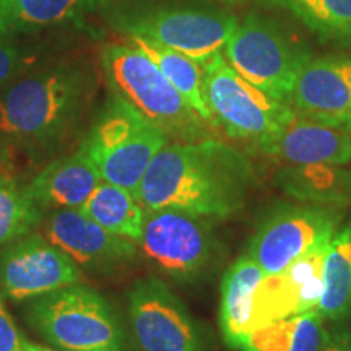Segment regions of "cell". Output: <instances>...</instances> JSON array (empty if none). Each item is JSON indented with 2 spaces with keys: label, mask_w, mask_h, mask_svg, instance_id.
<instances>
[{
  "label": "cell",
  "mask_w": 351,
  "mask_h": 351,
  "mask_svg": "<svg viewBox=\"0 0 351 351\" xmlns=\"http://www.w3.org/2000/svg\"><path fill=\"white\" fill-rule=\"evenodd\" d=\"M43 208L13 176L0 174V247L36 230Z\"/></svg>",
  "instance_id": "484cf974"
},
{
  "label": "cell",
  "mask_w": 351,
  "mask_h": 351,
  "mask_svg": "<svg viewBox=\"0 0 351 351\" xmlns=\"http://www.w3.org/2000/svg\"><path fill=\"white\" fill-rule=\"evenodd\" d=\"M327 244L328 241L317 245L278 274L263 275L254 293L251 332L275 320L317 309Z\"/></svg>",
  "instance_id": "5bb4252c"
},
{
  "label": "cell",
  "mask_w": 351,
  "mask_h": 351,
  "mask_svg": "<svg viewBox=\"0 0 351 351\" xmlns=\"http://www.w3.org/2000/svg\"><path fill=\"white\" fill-rule=\"evenodd\" d=\"M83 282V270L41 232L32 231L0 247V291L13 302H28Z\"/></svg>",
  "instance_id": "7c38bea8"
},
{
  "label": "cell",
  "mask_w": 351,
  "mask_h": 351,
  "mask_svg": "<svg viewBox=\"0 0 351 351\" xmlns=\"http://www.w3.org/2000/svg\"><path fill=\"white\" fill-rule=\"evenodd\" d=\"M274 184L300 204L345 210L351 205V169L340 165H285Z\"/></svg>",
  "instance_id": "d6986e66"
},
{
  "label": "cell",
  "mask_w": 351,
  "mask_h": 351,
  "mask_svg": "<svg viewBox=\"0 0 351 351\" xmlns=\"http://www.w3.org/2000/svg\"><path fill=\"white\" fill-rule=\"evenodd\" d=\"M96 93L88 60L38 64L0 90V137L29 155L56 152L82 129Z\"/></svg>",
  "instance_id": "7a4b0ae2"
},
{
  "label": "cell",
  "mask_w": 351,
  "mask_h": 351,
  "mask_svg": "<svg viewBox=\"0 0 351 351\" xmlns=\"http://www.w3.org/2000/svg\"><path fill=\"white\" fill-rule=\"evenodd\" d=\"M169 140L160 127L111 93L80 147L93 160L103 181L137 195L153 158Z\"/></svg>",
  "instance_id": "5b68a950"
},
{
  "label": "cell",
  "mask_w": 351,
  "mask_h": 351,
  "mask_svg": "<svg viewBox=\"0 0 351 351\" xmlns=\"http://www.w3.org/2000/svg\"><path fill=\"white\" fill-rule=\"evenodd\" d=\"M13 153H15V148L7 140L0 137V174L12 176L10 171L13 168Z\"/></svg>",
  "instance_id": "f546056e"
},
{
  "label": "cell",
  "mask_w": 351,
  "mask_h": 351,
  "mask_svg": "<svg viewBox=\"0 0 351 351\" xmlns=\"http://www.w3.org/2000/svg\"><path fill=\"white\" fill-rule=\"evenodd\" d=\"M215 225L213 219L184 210H147L138 245L161 275L195 283L212 274L225 254Z\"/></svg>",
  "instance_id": "8992f818"
},
{
  "label": "cell",
  "mask_w": 351,
  "mask_h": 351,
  "mask_svg": "<svg viewBox=\"0 0 351 351\" xmlns=\"http://www.w3.org/2000/svg\"><path fill=\"white\" fill-rule=\"evenodd\" d=\"M39 59L41 49L38 46L25 43L16 34L0 33V90L36 67Z\"/></svg>",
  "instance_id": "4316f807"
},
{
  "label": "cell",
  "mask_w": 351,
  "mask_h": 351,
  "mask_svg": "<svg viewBox=\"0 0 351 351\" xmlns=\"http://www.w3.org/2000/svg\"><path fill=\"white\" fill-rule=\"evenodd\" d=\"M130 44H134L138 51H142L153 64L163 72V75L173 83V86L184 96V99L191 104L192 109L208 124H213L212 112H210L204 90V69L202 64L187 57L182 52H178L163 44L152 41L142 36H127Z\"/></svg>",
  "instance_id": "cb8c5ba5"
},
{
  "label": "cell",
  "mask_w": 351,
  "mask_h": 351,
  "mask_svg": "<svg viewBox=\"0 0 351 351\" xmlns=\"http://www.w3.org/2000/svg\"><path fill=\"white\" fill-rule=\"evenodd\" d=\"M101 182L103 178L93 160L78 147L77 152L49 161L33 176L25 189L43 212L59 208L80 210Z\"/></svg>",
  "instance_id": "e0dca14e"
},
{
  "label": "cell",
  "mask_w": 351,
  "mask_h": 351,
  "mask_svg": "<svg viewBox=\"0 0 351 351\" xmlns=\"http://www.w3.org/2000/svg\"><path fill=\"white\" fill-rule=\"evenodd\" d=\"M257 148L285 165L351 163V132L327 122L295 116L275 134L256 142Z\"/></svg>",
  "instance_id": "2e32d148"
},
{
  "label": "cell",
  "mask_w": 351,
  "mask_h": 351,
  "mask_svg": "<svg viewBox=\"0 0 351 351\" xmlns=\"http://www.w3.org/2000/svg\"><path fill=\"white\" fill-rule=\"evenodd\" d=\"M25 351H62V350L47 348V346H43V345H38V343H32V341H28V340H26Z\"/></svg>",
  "instance_id": "4dcf8cb0"
},
{
  "label": "cell",
  "mask_w": 351,
  "mask_h": 351,
  "mask_svg": "<svg viewBox=\"0 0 351 351\" xmlns=\"http://www.w3.org/2000/svg\"><path fill=\"white\" fill-rule=\"evenodd\" d=\"M302 21L320 41L351 46V0H271Z\"/></svg>",
  "instance_id": "d4e9b609"
},
{
  "label": "cell",
  "mask_w": 351,
  "mask_h": 351,
  "mask_svg": "<svg viewBox=\"0 0 351 351\" xmlns=\"http://www.w3.org/2000/svg\"><path fill=\"white\" fill-rule=\"evenodd\" d=\"M127 317L138 351H208L205 330L160 276H145L132 285Z\"/></svg>",
  "instance_id": "30bf717a"
},
{
  "label": "cell",
  "mask_w": 351,
  "mask_h": 351,
  "mask_svg": "<svg viewBox=\"0 0 351 351\" xmlns=\"http://www.w3.org/2000/svg\"><path fill=\"white\" fill-rule=\"evenodd\" d=\"M317 313L327 322L351 319V219L328 241L322 265V296Z\"/></svg>",
  "instance_id": "7402d4cb"
},
{
  "label": "cell",
  "mask_w": 351,
  "mask_h": 351,
  "mask_svg": "<svg viewBox=\"0 0 351 351\" xmlns=\"http://www.w3.org/2000/svg\"><path fill=\"white\" fill-rule=\"evenodd\" d=\"M230 2H241V0H230Z\"/></svg>",
  "instance_id": "d6a6232c"
},
{
  "label": "cell",
  "mask_w": 351,
  "mask_h": 351,
  "mask_svg": "<svg viewBox=\"0 0 351 351\" xmlns=\"http://www.w3.org/2000/svg\"><path fill=\"white\" fill-rule=\"evenodd\" d=\"M262 278V269L247 252L236 258L223 274L218 324L228 348L239 351L251 332L254 293Z\"/></svg>",
  "instance_id": "ac0fdd59"
},
{
  "label": "cell",
  "mask_w": 351,
  "mask_h": 351,
  "mask_svg": "<svg viewBox=\"0 0 351 351\" xmlns=\"http://www.w3.org/2000/svg\"><path fill=\"white\" fill-rule=\"evenodd\" d=\"M39 230L80 269L111 271L137 257V243L112 234L75 208L46 210Z\"/></svg>",
  "instance_id": "4fadbf2b"
},
{
  "label": "cell",
  "mask_w": 351,
  "mask_h": 351,
  "mask_svg": "<svg viewBox=\"0 0 351 351\" xmlns=\"http://www.w3.org/2000/svg\"><path fill=\"white\" fill-rule=\"evenodd\" d=\"M289 106L301 116L351 132V57H311L298 72Z\"/></svg>",
  "instance_id": "9a60e30c"
},
{
  "label": "cell",
  "mask_w": 351,
  "mask_h": 351,
  "mask_svg": "<svg viewBox=\"0 0 351 351\" xmlns=\"http://www.w3.org/2000/svg\"><path fill=\"white\" fill-rule=\"evenodd\" d=\"M343 221V210L309 204H283L258 223L247 245L263 275H274L327 243Z\"/></svg>",
  "instance_id": "8fae6325"
},
{
  "label": "cell",
  "mask_w": 351,
  "mask_h": 351,
  "mask_svg": "<svg viewBox=\"0 0 351 351\" xmlns=\"http://www.w3.org/2000/svg\"><path fill=\"white\" fill-rule=\"evenodd\" d=\"M80 212L112 234L137 244L142 238L147 210L138 197L124 187L103 181L82 205Z\"/></svg>",
  "instance_id": "603a6c76"
},
{
  "label": "cell",
  "mask_w": 351,
  "mask_h": 351,
  "mask_svg": "<svg viewBox=\"0 0 351 351\" xmlns=\"http://www.w3.org/2000/svg\"><path fill=\"white\" fill-rule=\"evenodd\" d=\"M106 5L108 0H0V33L28 36L80 25Z\"/></svg>",
  "instance_id": "ffe728a7"
},
{
  "label": "cell",
  "mask_w": 351,
  "mask_h": 351,
  "mask_svg": "<svg viewBox=\"0 0 351 351\" xmlns=\"http://www.w3.org/2000/svg\"><path fill=\"white\" fill-rule=\"evenodd\" d=\"M204 90L213 124L231 138L258 142L278 132L295 116L289 104L275 99L247 82L221 52L202 64Z\"/></svg>",
  "instance_id": "ba28073f"
},
{
  "label": "cell",
  "mask_w": 351,
  "mask_h": 351,
  "mask_svg": "<svg viewBox=\"0 0 351 351\" xmlns=\"http://www.w3.org/2000/svg\"><path fill=\"white\" fill-rule=\"evenodd\" d=\"M101 69L111 93L160 127L173 142L210 137L208 122L134 44H106L101 49Z\"/></svg>",
  "instance_id": "3957f363"
},
{
  "label": "cell",
  "mask_w": 351,
  "mask_h": 351,
  "mask_svg": "<svg viewBox=\"0 0 351 351\" xmlns=\"http://www.w3.org/2000/svg\"><path fill=\"white\" fill-rule=\"evenodd\" d=\"M322 351H351V328H332Z\"/></svg>",
  "instance_id": "f1b7e54d"
},
{
  "label": "cell",
  "mask_w": 351,
  "mask_h": 351,
  "mask_svg": "<svg viewBox=\"0 0 351 351\" xmlns=\"http://www.w3.org/2000/svg\"><path fill=\"white\" fill-rule=\"evenodd\" d=\"M256 174L238 148L207 137L168 143L156 153L137 197L145 210L176 208L223 221L244 208Z\"/></svg>",
  "instance_id": "6da1fadb"
},
{
  "label": "cell",
  "mask_w": 351,
  "mask_h": 351,
  "mask_svg": "<svg viewBox=\"0 0 351 351\" xmlns=\"http://www.w3.org/2000/svg\"><path fill=\"white\" fill-rule=\"evenodd\" d=\"M328 337L327 320L314 309L256 328L239 351H322Z\"/></svg>",
  "instance_id": "44dd1931"
},
{
  "label": "cell",
  "mask_w": 351,
  "mask_h": 351,
  "mask_svg": "<svg viewBox=\"0 0 351 351\" xmlns=\"http://www.w3.org/2000/svg\"><path fill=\"white\" fill-rule=\"evenodd\" d=\"M26 339L21 335L5 304H0V351H25Z\"/></svg>",
  "instance_id": "83f0119b"
},
{
  "label": "cell",
  "mask_w": 351,
  "mask_h": 351,
  "mask_svg": "<svg viewBox=\"0 0 351 351\" xmlns=\"http://www.w3.org/2000/svg\"><path fill=\"white\" fill-rule=\"evenodd\" d=\"M223 56L245 80L275 99L289 104L293 85L311 59L274 21L247 15L228 39Z\"/></svg>",
  "instance_id": "9c48e42d"
},
{
  "label": "cell",
  "mask_w": 351,
  "mask_h": 351,
  "mask_svg": "<svg viewBox=\"0 0 351 351\" xmlns=\"http://www.w3.org/2000/svg\"><path fill=\"white\" fill-rule=\"evenodd\" d=\"M3 302V296H2V291H0V304H2Z\"/></svg>",
  "instance_id": "1f68e13d"
},
{
  "label": "cell",
  "mask_w": 351,
  "mask_h": 351,
  "mask_svg": "<svg viewBox=\"0 0 351 351\" xmlns=\"http://www.w3.org/2000/svg\"><path fill=\"white\" fill-rule=\"evenodd\" d=\"M25 319L57 350L130 351L129 335L111 301L83 282L28 301Z\"/></svg>",
  "instance_id": "277c9868"
},
{
  "label": "cell",
  "mask_w": 351,
  "mask_h": 351,
  "mask_svg": "<svg viewBox=\"0 0 351 351\" xmlns=\"http://www.w3.org/2000/svg\"><path fill=\"white\" fill-rule=\"evenodd\" d=\"M239 20L217 7L155 5L114 13L112 25L125 36H142L205 64L225 49Z\"/></svg>",
  "instance_id": "52a82bcc"
}]
</instances>
